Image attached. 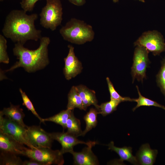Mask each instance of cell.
<instances>
[{
  "label": "cell",
  "instance_id": "7",
  "mask_svg": "<svg viewBox=\"0 0 165 165\" xmlns=\"http://www.w3.org/2000/svg\"><path fill=\"white\" fill-rule=\"evenodd\" d=\"M136 46L134 52L133 63L131 68L133 83L135 79L143 82L144 79H146V69L150 63L148 57L149 52L142 46Z\"/></svg>",
  "mask_w": 165,
  "mask_h": 165
},
{
  "label": "cell",
  "instance_id": "27",
  "mask_svg": "<svg viewBox=\"0 0 165 165\" xmlns=\"http://www.w3.org/2000/svg\"><path fill=\"white\" fill-rule=\"evenodd\" d=\"M19 91L23 101V105L25 106L28 110L31 111L32 114L38 119L40 123H44L43 119L38 114L33 104L26 93L21 88L19 89Z\"/></svg>",
  "mask_w": 165,
  "mask_h": 165
},
{
  "label": "cell",
  "instance_id": "8",
  "mask_svg": "<svg viewBox=\"0 0 165 165\" xmlns=\"http://www.w3.org/2000/svg\"><path fill=\"white\" fill-rule=\"evenodd\" d=\"M14 121L0 115V132L9 134L20 143L31 148H34L28 141L26 136V129Z\"/></svg>",
  "mask_w": 165,
  "mask_h": 165
},
{
  "label": "cell",
  "instance_id": "20",
  "mask_svg": "<svg viewBox=\"0 0 165 165\" xmlns=\"http://www.w3.org/2000/svg\"><path fill=\"white\" fill-rule=\"evenodd\" d=\"M98 114V111L96 108H91L84 116L83 119L86 123V127L83 131L82 136H84L88 132L96 126L97 123Z\"/></svg>",
  "mask_w": 165,
  "mask_h": 165
},
{
  "label": "cell",
  "instance_id": "2",
  "mask_svg": "<svg viewBox=\"0 0 165 165\" xmlns=\"http://www.w3.org/2000/svg\"><path fill=\"white\" fill-rule=\"evenodd\" d=\"M39 40V46L35 50L28 49L19 42L15 44L13 53L18 61L5 72L11 71L22 67L27 72L32 73L45 68L49 63L48 46L50 40L46 36L42 37Z\"/></svg>",
  "mask_w": 165,
  "mask_h": 165
},
{
  "label": "cell",
  "instance_id": "3",
  "mask_svg": "<svg viewBox=\"0 0 165 165\" xmlns=\"http://www.w3.org/2000/svg\"><path fill=\"white\" fill-rule=\"evenodd\" d=\"M59 31L64 40L78 45L92 41L95 35L91 25L75 18L71 19Z\"/></svg>",
  "mask_w": 165,
  "mask_h": 165
},
{
  "label": "cell",
  "instance_id": "12",
  "mask_svg": "<svg viewBox=\"0 0 165 165\" xmlns=\"http://www.w3.org/2000/svg\"><path fill=\"white\" fill-rule=\"evenodd\" d=\"M94 145L87 146L80 152L74 150L70 153L73 156L74 164L76 165H98L99 163L97 156L92 150Z\"/></svg>",
  "mask_w": 165,
  "mask_h": 165
},
{
  "label": "cell",
  "instance_id": "31",
  "mask_svg": "<svg viewBox=\"0 0 165 165\" xmlns=\"http://www.w3.org/2000/svg\"><path fill=\"white\" fill-rule=\"evenodd\" d=\"M71 3L77 6H81L86 3V0H68Z\"/></svg>",
  "mask_w": 165,
  "mask_h": 165
},
{
  "label": "cell",
  "instance_id": "14",
  "mask_svg": "<svg viewBox=\"0 0 165 165\" xmlns=\"http://www.w3.org/2000/svg\"><path fill=\"white\" fill-rule=\"evenodd\" d=\"M158 153L156 149L151 148L149 144L141 145L135 156L138 164L153 165L155 163Z\"/></svg>",
  "mask_w": 165,
  "mask_h": 165
},
{
  "label": "cell",
  "instance_id": "5",
  "mask_svg": "<svg viewBox=\"0 0 165 165\" xmlns=\"http://www.w3.org/2000/svg\"><path fill=\"white\" fill-rule=\"evenodd\" d=\"M63 155L60 150H53L51 148L43 147L27 148L23 155L41 163L44 165H62L64 163Z\"/></svg>",
  "mask_w": 165,
  "mask_h": 165
},
{
  "label": "cell",
  "instance_id": "26",
  "mask_svg": "<svg viewBox=\"0 0 165 165\" xmlns=\"http://www.w3.org/2000/svg\"><path fill=\"white\" fill-rule=\"evenodd\" d=\"M108 90L110 93L111 99H114L121 101L122 102L124 101H134L135 99L131 98L129 97H123L121 96L116 90L112 83L109 78H106Z\"/></svg>",
  "mask_w": 165,
  "mask_h": 165
},
{
  "label": "cell",
  "instance_id": "28",
  "mask_svg": "<svg viewBox=\"0 0 165 165\" xmlns=\"http://www.w3.org/2000/svg\"><path fill=\"white\" fill-rule=\"evenodd\" d=\"M7 41L4 36L0 35V62L8 64L9 58L7 52Z\"/></svg>",
  "mask_w": 165,
  "mask_h": 165
},
{
  "label": "cell",
  "instance_id": "30",
  "mask_svg": "<svg viewBox=\"0 0 165 165\" xmlns=\"http://www.w3.org/2000/svg\"><path fill=\"white\" fill-rule=\"evenodd\" d=\"M22 165H44V164L36 160L30 159L29 160L23 161Z\"/></svg>",
  "mask_w": 165,
  "mask_h": 165
},
{
  "label": "cell",
  "instance_id": "4",
  "mask_svg": "<svg viewBox=\"0 0 165 165\" xmlns=\"http://www.w3.org/2000/svg\"><path fill=\"white\" fill-rule=\"evenodd\" d=\"M46 4L39 14L40 24L43 28L55 30L61 25L63 8L61 0H46Z\"/></svg>",
  "mask_w": 165,
  "mask_h": 165
},
{
  "label": "cell",
  "instance_id": "16",
  "mask_svg": "<svg viewBox=\"0 0 165 165\" xmlns=\"http://www.w3.org/2000/svg\"><path fill=\"white\" fill-rule=\"evenodd\" d=\"M0 115L5 116L24 127H27L23 121L25 115L23 109L20 108L19 105H14L10 103L9 107L4 108L2 110L0 111Z\"/></svg>",
  "mask_w": 165,
  "mask_h": 165
},
{
  "label": "cell",
  "instance_id": "6",
  "mask_svg": "<svg viewBox=\"0 0 165 165\" xmlns=\"http://www.w3.org/2000/svg\"><path fill=\"white\" fill-rule=\"evenodd\" d=\"M135 46L144 47L156 56L165 51V43L163 36L156 30L145 31L134 42Z\"/></svg>",
  "mask_w": 165,
  "mask_h": 165
},
{
  "label": "cell",
  "instance_id": "32",
  "mask_svg": "<svg viewBox=\"0 0 165 165\" xmlns=\"http://www.w3.org/2000/svg\"><path fill=\"white\" fill-rule=\"evenodd\" d=\"M119 0H113V1L114 3H116L118 2ZM140 1L142 2H145V0H139Z\"/></svg>",
  "mask_w": 165,
  "mask_h": 165
},
{
  "label": "cell",
  "instance_id": "10",
  "mask_svg": "<svg viewBox=\"0 0 165 165\" xmlns=\"http://www.w3.org/2000/svg\"><path fill=\"white\" fill-rule=\"evenodd\" d=\"M50 134L53 140L57 141L61 144L62 148L60 151L62 154L70 153L73 150L74 146L78 144H84L88 146L97 144V142L95 141L85 142L79 140L77 137L67 132H53Z\"/></svg>",
  "mask_w": 165,
  "mask_h": 165
},
{
  "label": "cell",
  "instance_id": "19",
  "mask_svg": "<svg viewBox=\"0 0 165 165\" xmlns=\"http://www.w3.org/2000/svg\"><path fill=\"white\" fill-rule=\"evenodd\" d=\"M66 132L77 137L82 136V131L80 120L75 117L73 110L72 111L66 123Z\"/></svg>",
  "mask_w": 165,
  "mask_h": 165
},
{
  "label": "cell",
  "instance_id": "18",
  "mask_svg": "<svg viewBox=\"0 0 165 165\" xmlns=\"http://www.w3.org/2000/svg\"><path fill=\"white\" fill-rule=\"evenodd\" d=\"M68 99L67 109L73 110L75 108H77L84 110L82 99L76 86L71 88L68 95Z\"/></svg>",
  "mask_w": 165,
  "mask_h": 165
},
{
  "label": "cell",
  "instance_id": "33",
  "mask_svg": "<svg viewBox=\"0 0 165 165\" xmlns=\"http://www.w3.org/2000/svg\"><path fill=\"white\" fill-rule=\"evenodd\" d=\"M4 0H0V2H2Z\"/></svg>",
  "mask_w": 165,
  "mask_h": 165
},
{
  "label": "cell",
  "instance_id": "21",
  "mask_svg": "<svg viewBox=\"0 0 165 165\" xmlns=\"http://www.w3.org/2000/svg\"><path fill=\"white\" fill-rule=\"evenodd\" d=\"M17 155L11 152L1 151L0 165H22L23 161Z\"/></svg>",
  "mask_w": 165,
  "mask_h": 165
},
{
  "label": "cell",
  "instance_id": "9",
  "mask_svg": "<svg viewBox=\"0 0 165 165\" xmlns=\"http://www.w3.org/2000/svg\"><path fill=\"white\" fill-rule=\"evenodd\" d=\"M26 136L28 142L35 148H51L53 141L50 133L46 132L40 126H27Z\"/></svg>",
  "mask_w": 165,
  "mask_h": 165
},
{
  "label": "cell",
  "instance_id": "1",
  "mask_svg": "<svg viewBox=\"0 0 165 165\" xmlns=\"http://www.w3.org/2000/svg\"><path fill=\"white\" fill-rule=\"evenodd\" d=\"M23 10H13L6 18L2 32L4 36L13 42L24 45L30 40L37 41L42 37V31L35 25L38 16L28 15Z\"/></svg>",
  "mask_w": 165,
  "mask_h": 165
},
{
  "label": "cell",
  "instance_id": "17",
  "mask_svg": "<svg viewBox=\"0 0 165 165\" xmlns=\"http://www.w3.org/2000/svg\"><path fill=\"white\" fill-rule=\"evenodd\" d=\"M107 146L109 149L114 151L120 157L119 161L121 163L126 161L133 165L138 164L136 156L132 154V147L127 146L118 147L114 145L113 141H111Z\"/></svg>",
  "mask_w": 165,
  "mask_h": 165
},
{
  "label": "cell",
  "instance_id": "29",
  "mask_svg": "<svg viewBox=\"0 0 165 165\" xmlns=\"http://www.w3.org/2000/svg\"><path fill=\"white\" fill-rule=\"evenodd\" d=\"M40 0H21L20 2L23 10L26 12L32 11L36 2Z\"/></svg>",
  "mask_w": 165,
  "mask_h": 165
},
{
  "label": "cell",
  "instance_id": "15",
  "mask_svg": "<svg viewBox=\"0 0 165 165\" xmlns=\"http://www.w3.org/2000/svg\"><path fill=\"white\" fill-rule=\"evenodd\" d=\"M76 87L82 99L84 110H86L88 107L93 105L98 111L99 105L95 91L83 85H79Z\"/></svg>",
  "mask_w": 165,
  "mask_h": 165
},
{
  "label": "cell",
  "instance_id": "11",
  "mask_svg": "<svg viewBox=\"0 0 165 165\" xmlns=\"http://www.w3.org/2000/svg\"><path fill=\"white\" fill-rule=\"evenodd\" d=\"M68 47V54L64 59V66L63 72L65 79L70 80L81 72L82 67L81 62L75 54L74 47L69 45Z\"/></svg>",
  "mask_w": 165,
  "mask_h": 165
},
{
  "label": "cell",
  "instance_id": "25",
  "mask_svg": "<svg viewBox=\"0 0 165 165\" xmlns=\"http://www.w3.org/2000/svg\"><path fill=\"white\" fill-rule=\"evenodd\" d=\"M156 82L164 96L165 101V57L161 61L160 68L156 75Z\"/></svg>",
  "mask_w": 165,
  "mask_h": 165
},
{
  "label": "cell",
  "instance_id": "22",
  "mask_svg": "<svg viewBox=\"0 0 165 165\" xmlns=\"http://www.w3.org/2000/svg\"><path fill=\"white\" fill-rule=\"evenodd\" d=\"M72 110L67 109L53 116L43 119V121L44 122L49 121L54 123L61 126L63 129H66L67 121Z\"/></svg>",
  "mask_w": 165,
  "mask_h": 165
},
{
  "label": "cell",
  "instance_id": "23",
  "mask_svg": "<svg viewBox=\"0 0 165 165\" xmlns=\"http://www.w3.org/2000/svg\"><path fill=\"white\" fill-rule=\"evenodd\" d=\"M136 87L138 94V97L134 99V101L137 103V104L132 109L133 111L134 112L137 108L142 106H155L165 110V106H164L158 103L156 101L143 96L141 94L139 90L138 86H136Z\"/></svg>",
  "mask_w": 165,
  "mask_h": 165
},
{
  "label": "cell",
  "instance_id": "13",
  "mask_svg": "<svg viewBox=\"0 0 165 165\" xmlns=\"http://www.w3.org/2000/svg\"><path fill=\"white\" fill-rule=\"evenodd\" d=\"M27 148L11 136L0 132L1 151L10 152L17 155H23Z\"/></svg>",
  "mask_w": 165,
  "mask_h": 165
},
{
  "label": "cell",
  "instance_id": "24",
  "mask_svg": "<svg viewBox=\"0 0 165 165\" xmlns=\"http://www.w3.org/2000/svg\"><path fill=\"white\" fill-rule=\"evenodd\" d=\"M121 102L119 100L110 99L109 101L102 103L99 105L98 113L103 116L110 114L116 110L118 105Z\"/></svg>",
  "mask_w": 165,
  "mask_h": 165
}]
</instances>
